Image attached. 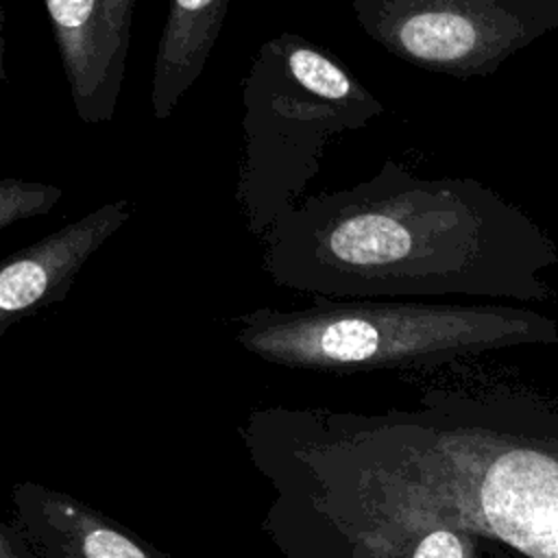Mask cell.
Masks as SVG:
<instances>
[{
  "instance_id": "obj_3",
  "label": "cell",
  "mask_w": 558,
  "mask_h": 558,
  "mask_svg": "<svg viewBox=\"0 0 558 558\" xmlns=\"http://www.w3.org/2000/svg\"><path fill=\"white\" fill-rule=\"evenodd\" d=\"M238 434L270 486L262 530L283 558H490L493 541L438 519L310 408L251 410Z\"/></svg>"
},
{
  "instance_id": "obj_11",
  "label": "cell",
  "mask_w": 558,
  "mask_h": 558,
  "mask_svg": "<svg viewBox=\"0 0 558 558\" xmlns=\"http://www.w3.org/2000/svg\"><path fill=\"white\" fill-rule=\"evenodd\" d=\"M61 198L63 190L57 185L4 177L0 181V231L17 220L46 216Z\"/></svg>"
},
{
  "instance_id": "obj_10",
  "label": "cell",
  "mask_w": 558,
  "mask_h": 558,
  "mask_svg": "<svg viewBox=\"0 0 558 558\" xmlns=\"http://www.w3.org/2000/svg\"><path fill=\"white\" fill-rule=\"evenodd\" d=\"M227 11L229 0H170L150 78V105L157 120H168L181 96L203 74Z\"/></svg>"
},
{
  "instance_id": "obj_5",
  "label": "cell",
  "mask_w": 558,
  "mask_h": 558,
  "mask_svg": "<svg viewBox=\"0 0 558 558\" xmlns=\"http://www.w3.org/2000/svg\"><path fill=\"white\" fill-rule=\"evenodd\" d=\"M384 113L338 57L294 33L266 39L242 81V161L235 201L264 240L320 170L329 144Z\"/></svg>"
},
{
  "instance_id": "obj_9",
  "label": "cell",
  "mask_w": 558,
  "mask_h": 558,
  "mask_svg": "<svg viewBox=\"0 0 558 558\" xmlns=\"http://www.w3.org/2000/svg\"><path fill=\"white\" fill-rule=\"evenodd\" d=\"M17 525L39 558H172L92 504L44 486L11 488Z\"/></svg>"
},
{
  "instance_id": "obj_4",
  "label": "cell",
  "mask_w": 558,
  "mask_h": 558,
  "mask_svg": "<svg viewBox=\"0 0 558 558\" xmlns=\"http://www.w3.org/2000/svg\"><path fill=\"white\" fill-rule=\"evenodd\" d=\"M233 340L286 368L364 373L425 368L495 349L558 342L554 318L514 305L392 299H325L307 307H257L231 318Z\"/></svg>"
},
{
  "instance_id": "obj_1",
  "label": "cell",
  "mask_w": 558,
  "mask_h": 558,
  "mask_svg": "<svg viewBox=\"0 0 558 558\" xmlns=\"http://www.w3.org/2000/svg\"><path fill=\"white\" fill-rule=\"evenodd\" d=\"M279 288L325 299L545 301L554 240L469 177H418L395 159L347 190L294 205L262 240Z\"/></svg>"
},
{
  "instance_id": "obj_8",
  "label": "cell",
  "mask_w": 558,
  "mask_h": 558,
  "mask_svg": "<svg viewBox=\"0 0 558 558\" xmlns=\"http://www.w3.org/2000/svg\"><path fill=\"white\" fill-rule=\"evenodd\" d=\"M131 218L129 201L105 203L0 264V336L22 318L61 303L87 259Z\"/></svg>"
},
{
  "instance_id": "obj_12",
  "label": "cell",
  "mask_w": 558,
  "mask_h": 558,
  "mask_svg": "<svg viewBox=\"0 0 558 558\" xmlns=\"http://www.w3.org/2000/svg\"><path fill=\"white\" fill-rule=\"evenodd\" d=\"M0 558H39L28 536L11 521L0 523Z\"/></svg>"
},
{
  "instance_id": "obj_7",
  "label": "cell",
  "mask_w": 558,
  "mask_h": 558,
  "mask_svg": "<svg viewBox=\"0 0 558 558\" xmlns=\"http://www.w3.org/2000/svg\"><path fill=\"white\" fill-rule=\"evenodd\" d=\"M78 120L105 124L122 94L137 0H44Z\"/></svg>"
},
{
  "instance_id": "obj_6",
  "label": "cell",
  "mask_w": 558,
  "mask_h": 558,
  "mask_svg": "<svg viewBox=\"0 0 558 558\" xmlns=\"http://www.w3.org/2000/svg\"><path fill=\"white\" fill-rule=\"evenodd\" d=\"M351 9L392 57L460 81L495 74L558 31V0H351Z\"/></svg>"
},
{
  "instance_id": "obj_2",
  "label": "cell",
  "mask_w": 558,
  "mask_h": 558,
  "mask_svg": "<svg viewBox=\"0 0 558 558\" xmlns=\"http://www.w3.org/2000/svg\"><path fill=\"white\" fill-rule=\"evenodd\" d=\"M312 414L438 519L525 558H558V410L427 390L414 408Z\"/></svg>"
}]
</instances>
